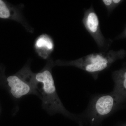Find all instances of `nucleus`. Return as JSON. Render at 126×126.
Instances as JSON below:
<instances>
[{"label": "nucleus", "mask_w": 126, "mask_h": 126, "mask_svg": "<svg viewBox=\"0 0 126 126\" xmlns=\"http://www.w3.org/2000/svg\"><path fill=\"white\" fill-rule=\"evenodd\" d=\"M34 48L39 56L46 59L49 58L54 50V42L49 35L43 34L36 38Z\"/></svg>", "instance_id": "obj_8"}, {"label": "nucleus", "mask_w": 126, "mask_h": 126, "mask_svg": "<svg viewBox=\"0 0 126 126\" xmlns=\"http://www.w3.org/2000/svg\"><path fill=\"white\" fill-rule=\"evenodd\" d=\"M0 18L17 21L31 32L32 30L23 16L20 7L0 0Z\"/></svg>", "instance_id": "obj_6"}, {"label": "nucleus", "mask_w": 126, "mask_h": 126, "mask_svg": "<svg viewBox=\"0 0 126 126\" xmlns=\"http://www.w3.org/2000/svg\"><path fill=\"white\" fill-rule=\"evenodd\" d=\"M55 65L53 61L49 60L42 70L34 73V83L38 96L42 101L43 108L49 115L60 113L77 119V116L64 107L57 94L52 74V69Z\"/></svg>", "instance_id": "obj_1"}, {"label": "nucleus", "mask_w": 126, "mask_h": 126, "mask_svg": "<svg viewBox=\"0 0 126 126\" xmlns=\"http://www.w3.org/2000/svg\"><path fill=\"white\" fill-rule=\"evenodd\" d=\"M112 1L115 8H116L119 5L121 4L124 1L122 0H112Z\"/></svg>", "instance_id": "obj_10"}, {"label": "nucleus", "mask_w": 126, "mask_h": 126, "mask_svg": "<svg viewBox=\"0 0 126 126\" xmlns=\"http://www.w3.org/2000/svg\"><path fill=\"white\" fill-rule=\"evenodd\" d=\"M85 29L96 43L102 52H107L110 48L113 40L104 37L100 27L99 18L93 6L84 12L82 20Z\"/></svg>", "instance_id": "obj_5"}, {"label": "nucleus", "mask_w": 126, "mask_h": 126, "mask_svg": "<svg viewBox=\"0 0 126 126\" xmlns=\"http://www.w3.org/2000/svg\"><path fill=\"white\" fill-rule=\"evenodd\" d=\"M34 73L29 65L25 66L15 74L9 76L6 80L10 92L16 99H19L27 94L38 93L34 84Z\"/></svg>", "instance_id": "obj_4"}, {"label": "nucleus", "mask_w": 126, "mask_h": 126, "mask_svg": "<svg viewBox=\"0 0 126 126\" xmlns=\"http://www.w3.org/2000/svg\"><path fill=\"white\" fill-rule=\"evenodd\" d=\"M122 104L112 92L100 94L92 99L84 115L92 123H96L111 115Z\"/></svg>", "instance_id": "obj_3"}, {"label": "nucleus", "mask_w": 126, "mask_h": 126, "mask_svg": "<svg viewBox=\"0 0 126 126\" xmlns=\"http://www.w3.org/2000/svg\"><path fill=\"white\" fill-rule=\"evenodd\" d=\"M101 1L107 9L109 14L111 13L115 9L112 0H102Z\"/></svg>", "instance_id": "obj_9"}, {"label": "nucleus", "mask_w": 126, "mask_h": 126, "mask_svg": "<svg viewBox=\"0 0 126 126\" xmlns=\"http://www.w3.org/2000/svg\"><path fill=\"white\" fill-rule=\"evenodd\" d=\"M126 51L121 49L118 51L111 50L107 52L93 53L81 58L72 60H59L55 65L60 66H72L89 73L95 79L98 74L107 69L118 60L125 58Z\"/></svg>", "instance_id": "obj_2"}, {"label": "nucleus", "mask_w": 126, "mask_h": 126, "mask_svg": "<svg viewBox=\"0 0 126 126\" xmlns=\"http://www.w3.org/2000/svg\"><path fill=\"white\" fill-rule=\"evenodd\" d=\"M112 78L114 87L112 92L122 103L126 98V68L124 65L119 70L113 72Z\"/></svg>", "instance_id": "obj_7"}]
</instances>
